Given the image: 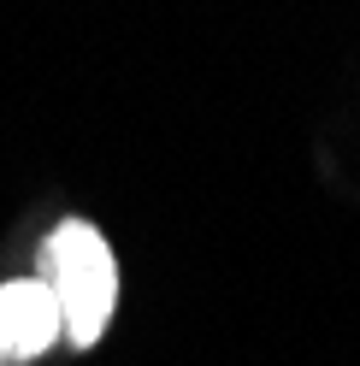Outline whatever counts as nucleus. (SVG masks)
<instances>
[{"mask_svg": "<svg viewBox=\"0 0 360 366\" xmlns=\"http://www.w3.org/2000/svg\"><path fill=\"white\" fill-rule=\"evenodd\" d=\"M36 284L54 295L59 307V337L71 349H95L112 307H119V266H112V248L89 219H65L59 231L41 242V266Z\"/></svg>", "mask_w": 360, "mask_h": 366, "instance_id": "1", "label": "nucleus"}, {"mask_svg": "<svg viewBox=\"0 0 360 366\" xmlns=\"http://www.w3.org/2000/svg\"><path fill=\"white\" fill-rule=\"evenodd\" d=\"M59 337V307L36 278L0 284V366H24L36 355H48Z\"/></svg>", "mask_w": 360, "mask_h": 366, "instance_id": "2", "label": "nucleus"}]
</instances>
